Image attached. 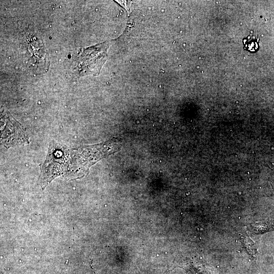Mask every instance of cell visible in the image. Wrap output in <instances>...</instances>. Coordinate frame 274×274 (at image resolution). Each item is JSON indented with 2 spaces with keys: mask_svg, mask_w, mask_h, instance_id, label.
<instances>
[{
  "mask_svg": "<svg viewBox=\"0 0 274 274\" xmlns=\"http://www.w3.org/2000/svg\"><path fill=\"white\" fill-rule=\"evenodd\" d=\"M110 43L107 41L82 49L76 59V72L80 76L97 75L108 57Z\"/></svg>",
  "mask_w": 274,
  "mask_h": 274,
  "instance_id": "cell-1",
  "label": "cell"
},
{
  "mask_svg": "<svg viewBox=\"0 0 274 274\" xmlns=\"http://www.w3.org/2000/svg\"><path fill=\"white\" fill-rule=\"evenodd\" d=\"M1 119L6 122L5 128L2 130V142L6 147L27 143V137L19 123L8 112L3 113Z\"/></svg>",
  "mask_w": 274,
  "mask_h": 274,
  "instance_id": "cell-2",
  "label": "cell"
},
{
  "mask_svg": "<svg viewBox=\"0 0 274 274\" xmlns=\"http://www.w3.org/2000/svg\"><path fill=\"white\" fill-rule=\"evenodd\" d=\"M243 44L244 49L251 53L256 52L259 47L258 38H244L243 39Z\"/></svg>",
  "mask_w": 274,
  "mask_h": 274,
  "instance_id": "cell-3",
  "label": "cell"
},
{
  "mask_svg": "<svg viewBox=\"0 0 274 274\" xmlns=\"http://www.w3.org/2000/svg\"><path fill=\"white\" fill-rule=\"evenodd\" d=\"M252 240L248 237L246 236L244 237V243L245 244V247L247 248V250L248 252H254V250L252 248L253 247V243H252Z\"/></svg>",
  "mask_w": 274,
  "mask_h": 274,
  "instance_id": "cell-4",
  "label": "cell"
},
{
  "mask_svg": "<svg viewBox=\"0 0 274 274\" xmlns=\"http://www.w3.org/2000/svg\"><path fill=\"white\" fill-rule=\"evenodd\" d=\"M138 274H142L141 273L139 272V271H138L136 272Z\"/></svg>",
  "mask_w": 274,
  "mask_h": 274,
  "instance_id": "cell-5",
  "label": "cell"
}]
</instances>
